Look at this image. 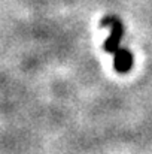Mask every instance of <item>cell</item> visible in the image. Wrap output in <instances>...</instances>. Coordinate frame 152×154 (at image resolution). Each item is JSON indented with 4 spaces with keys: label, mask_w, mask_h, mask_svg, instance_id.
Wrapping results in <instances>:
<instances>
[{
    "label": "cell",
    "mask_w": 152,
    "mask_h": 154,
    "mask_svg": "<svg viewBox=\"0 0 152 154\" xmlns=\"http://www.w3.org/2000/svg\"><path fill=\"white\" fill-rule=\"evenodd\" d=\"M101 27H109V36L104 41V51L113 55V67L118 73H127L133 67V55L125 48H121V39L124 36V26L118 17L107 15L101 21Z\"/></svg>",
    "instance_id": "obj_1"
}]
</instances>
